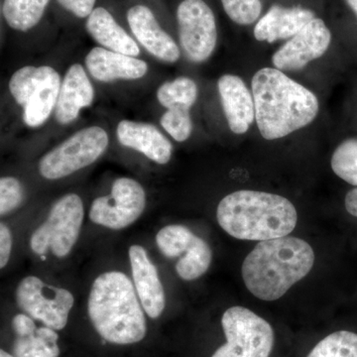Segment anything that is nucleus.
I'll use <instances>...</instances> for the list:
<instances>
[{
    "label": "nucleus",
    "mask_w": 357,
    "mask_h": 357,
    "mask_svg": "<svg viewBox=\"0 0 357 357\" xmlns=\"http://www.w3.org/2000/svg\"><path fill=\"white\" fill-rule=\"evenodd\" d=\"M255 121L266 140L279 139L309 126L319 112L312 91L276 68H263L252 79Z\"/></svg>",
    "instance_id": "nucleus-1"
},
{
    "label": "nucleus",
    "mask_w": 357,
    "mask_h": 357,
    "mask_svg": "<svg viewBox=\"0 0 357 357\" xmlns=\"http://www.w3.org/2000/svg\"><path fill=\"white\" fill-rule=\"evenodd\" d=\"M89 321L96 332L112 344H137L146 337L144 309L133 282L121 271L98 275L88 300Z\"/></svg>",
    "instance_id": "nucleus-2"
},
{
    "label": "nucleus",
    "mask_w": 357,
    "mask_h": 357,
    "mask_svg": "<svg viewBox=\"0 0 357 357\" xmlns=\"http://www.w3.org/2000/svg\"><path fill=\"white\" fill-rule=\"evenodd\" d=\"M314 263L312 246L298 237L260 241L244 259V284L256 298L271 302L305 278Z\"/></svg>",
    "instance_id": "nucleus-3"
},
{
    "label": "nucleus",
    "mask_w": 357,
    "mask_h": 357,
    "mask_svg": "<svg viewBox=\"0 0 357 357\" xmlns=\"http://www.w3.org/2000/svg\"><path fill=\"white\" fill-rule=\"evenodd\" d=\"M217 218L234 238L264 241L288 236L297 225L298 213L294 204L279 195L241 190L220 202Z\"/></svg>",
    "instance_id": "nucleus-4"
},
{
    "label": "nucleus",
    "mask_w": 357,
    "mask_h": 357,
    "mask_svg": "<svg viewBox=\"0 0 357 357\" xmlns=\"http://www.w3.org/2000/svg\"><path fill=\"white\" fill-rule=\"evenodd\" d=\"M62 79L50 66H26L16 70L9 79L8 89L23 110V121L28 128L43 126L55 112Z\"/></svg>",
    "instance_id": "nucleus-5"
},
{
    "label": "nucleus",
    "mask_w": 357,
    "mask_h": 357,
    "mask_svg": "<svg viewBox=\"0 0 357 357\" xmlns=\"http://www.w3.org/2000/svg\"><path fill=\"white\" fill-rule=\"evenodd\" d=\"M84 218V203L79 195L70 192L59 199L30 236L33 253L44 256L51 252L57 258L67 257L77 243Z\"/></svg>",
    "instance_id": "nucleus-6"
},
{
    "label": "nucleus",
    "mask_w": 357,
    "mask_h": 357,
    "mask_svg": "<svg viewBox=\"0 0 357 357\" xmlns=\"http://www.w3.org/2000/svg\"><path fill=\"white\" fill-rule=\"evenodd\" d=\"M109 144V134L100 126L81 129L42 156L40 175L50 181L69 177L98 161Z\"/></svg>",
    "instance_id": "nucleus-7"
},
{
    "label": "nucleus",
    "mask_w": 357,
    "mask_h": 357,
    "mask_svg": "<svg viewBox=\"0 0 357 357\" xmlns=\"http://www.w3.org/2000/svg\"><path fill=\"white\" fill-rule=\"evenodd\" d=\"M222 326L227 342L211 357H269L274 331L267 321L243 307L223 312Z\"/></svg>",
    "instance_id": "nucleus-8"
},
{
    "label": "nucleus",
    "mask_w": 357,
    "mask_h": 357,
    "mask_svg": "<svg viewBox=\"0 0 357 357\" xmlns=\"http://www.w3.org/2000/svg\"><path fill=\"white\" fill-rule=\"evenodd\" d=\"M15 298L23 312L55 331L67 326L75 304L69 290L50 285L37 276L24 277L16 288Z\"/></svg>",
    "instance_id": "nucleus-9"
},
{
    "label": "nucleus",
    "mask_w": 357,
    "mask_h": 357,
    "mask_svg": "<svg viewBox=\"0 0 357 357\" xmlns=\"http://www.w3.org/2000/svg\"><path fill=\"white\" fill-rule=\"evenodd\" d=\"M146 203V192L138 181L119 178L112 183L109 195L93 199L89 218L91 222L105 229H124L139 220Z\"/></svg>",
    "instance_id": "nucleus-10"
},
{
    "label": "nucleus",
    "mask_w": 357,
    "mask_h": 357,
    "mask_svg": "<svg viewBox=\"0 0 357 357\" xmlns=\"http://www.w3.org/2000/svg\"><path fill=\"white\" fill-rule=\"evenodd\" d=\"M162 255L178 259L176 272L185 281H194L203 276L211 264L213 251L206 241L182 225L162 227L155 237Z\"/></svg>",
    "instance_id": "nucleus-11"
},
{
    "label": "nucleus",
    "mask_w": 357,
    "mask_h": 357,
    "mask_svg": "<svg viewBox=\"0 0 357 357\" xmlns=\"http://www.w3.org/2000/svg\"><path fill=\"white\" fill-rule=\"evenodd\" d=\"M180 44L185 56L202 63L213 55L218 42L217 22L211 7L203 0H184L177 9Z\"/></svg>",
    "instance_id": "nucleus-12"
},
{
    "label": "nucleus",
    "mask_w": 357,
    "mask_h": 357,
    "mask_svg": "<svg viewBox=\"0 0 357 357\" xmlns=\"http://www.w3.org/2000/svg\"><path fill=\"white\" fill-rule=\"evenodd\" d=\"M332 42L326 23L314 18L298 34L275 52L272 63L280 70H298L324 56Z\"/></svg>",
    "instance_id": "nucleus-13"
},
{
    "label": "nucleus",
    "mask_w": 357,
    "mask_h": 357,
    "mask_svg": "<svg viewBox=\"0 0 357 357\" xmlns=\"http://www.w3.org/2000/svg\"><path fill=\"white\" fill-rule=\"evenodd\" d=\"M128 256L134 288L141 305L149 318L158 319L166 307L165 290L158 270L143 246L131 245Z\"/></svg>",
    "instance_id": "nucleus-14"
},
{
    "label": "nucleus",
    "mask_w": 357,
    "mask_h": 357,
    "mask_svg": "<svg viewBox=\"0 0 357 357\" xmlns=\"http://www.w3.org/2000/svg\"><path fill=\"white\" fill-rule=\"evenodd\" d=\"M128 21L134 37L153 57L165 63H175L180 59L177 43L162 29L149 7H131L128 13Z\"/></svg>",
    "instance_id": "nucleus-15"
},
{
    "label": "nucleus",
    "mask_w": 357,
    "mask_h": 357,
    "mask_svg": "<svg viewBox=\"0 0 357 357\" xmlns=\"http://www.w3.org/2000/svg\"><path fill=\"white\" fill-rule=\"evenodd\" d=\"M84 64L89 75L102 83L136 81L144 77L149 70L145 61L102 47L91 49L86 55Z\"/></svg>",
    "instance_id": "nucleus-16"
},
{
    "label": "nucleus",
    "mask_w": 357,
    "mask_h": 357,
    "mask_svg": "<svg viewBox=\"0 0 357 357\" xmlns=\"http://www.w3.org/2000/svg\"><path fill=\"white\" fill-rule=\"evenodd\" d=\"M116 136L122 146L140 152L159 165H165L172 158V143L153 124L121 121Z\"/></svg>",
    "instance_id": "nucleus-17"
},
{
    "label": "nucleus",
    "mask_w": 357,
    "mask_h": 357,
    "mask_svg": "<svg viewBox=\"0 0 357 357\" xmlns=\"http://www.w3.org/2000/svg\"><path fill=\"white\" fill-rule=\"evenodd\" d=\"M95 100V89L81 64L70 66L62 79L55 119L62 126L72 123L79 112L91 107Z\"/></svg>",
    "instance_id": "nucleus-18"
},
{
    "label": "nucleus",
    "mask_w": 357,
    "mask_h": 357,
    "mask_svg": "<svg viewBox=\"0 0 357 357\" xmlns=\"http://www.w3.org/2000/svg\"><path fill=\"white\" fill-rule=\"evenodd\" d=\"M218 89L230 130L248 132L255 121V98L248 86L241 77L227 74L218 79Z\"/></svg>",
    "instance_id": "nucleus-19"
},
{
    "label": "nucleus",
    "mask_w": 357,
    "mask_h": 357,
    "mask_svg": "<svg viewBox=\"0 0 357 357\" xmlns=\"http://www.w3.org/2000/svg\"><path fill=\"white\" fill-rule=\"evenodd\" d=\"M314 18V11L310 9L273 6L258 21L255 28V36L258 41L268 43L291 39Z\"/></svg>",
    "instance_id": "nucleus-20"
},
{
    "label": "nucleus",
    "mask_w": 357,
    "mask_h": 357,
    "mask_svg": "<svg viewBox=\"0 0 357 357\" xmlns=\"http://www.w3.org/2000/svg\"><path fill=\"white\" fill-rule=\"evenodd\" d=\"M86 31L102 48L137 57L140 48L135 40L121 27L103 7L96 8L86 23Z\"/></svg>",
    "instance_id": "nucleus-21"
},
{
    "label": "nucleus",
    "mask_w": 357,
    "mask_h": 357,
    "mask_svg": "<svg viewBox=\"0 0 357 357\" xmlns=\"http://www.w3.org/2000/svg\"><path fill=\"white\" fill-rule=\"evenodd\" d=\"M198 86L187 77L165 82L157 89V100L169 112H190L198 100Z\"/></svg>",
    "instance_id": "nucleus-22"
},
{
    "label": "nucleus",
    "mask_w": 357,
    "mask_h": 357,
    "mask_svg": "<svg viewBox=\"0 0 357 357\" xmlns=\"http://www.w3.org/2000/svg\"><path fill=\"white\" fill-rule=\"evenodd\" d=\"M59 335L53 328L40 326L24 337H16L13 344L15 357H59Z\"/></svg>",
    "instance_id": "nucleus-23"
},
{
    "label": "nucleus",
    "mask_w": 357,
    "mask_h": 357,
    "mask_svg": "<svg viewBox=\"0 0 357 357\" xmlns=\"http://www.w3.org/2000/svg\"><path fill=\"white\" fill-rule=\"evenodd\" d=\"M50 0H4L2 13L9 27L26 32L38 24Z\"/></svg>",
    "instance_id": "nucleus-24"
},
{
    "label": "nucleus",
    "mask_w": 357,
    "mask_h": 357,
    "mask_svg": "<svg viewBox=\"0 0 357 357\" xmlns=\"http://www.w3.org/2000/svg\"><path fill=\"white\" fill-rule=\"evenodd\" d=\"M307 357H357V333L347 331L331 333Z\"/></svg>",
    "instance_id": "nucleus-25"
},
{
    "label": "nucleus",
    "mask_w": 357,
    "mask_h": 357,
    "mask_svg": "<svg viewBox=\"0 0 357 357\" xmlns=\"http://www.w3.org/2000/svg\"><path fill=\"white\" fill-rule=\"evenodd\" d=\"M331 165L335 175L357 187V139L351 138L338 145Z\"/></svg>",
    "instance_id": "nucleus-26"
},
{
    "label": "nucleus",
    "mask_w": 357,
    "mask_h": 357,
    "mask_svg": "<svg viewBox=\"0 0 357 357\" xmlns=\"http://www.w3.org/2000/svg\"><path fill=\"white\" fill-rule=\"evenodd\" d=\"M227 16L239 25L252 24L262 10L260 0H222Z\"/></svg>",
    "instance_id": "nucleus-27"
},
{
    "label": "nucleus",
    "mask_w": 357,
    "mask_h": 357,
    "mask_svg": "<svg viewBox=\"0 0 357 357\" xmlns=\"http://www.w3.org/2000/svg\"><path fill=\"white\" fill-rule=\"evenodd\" d=\"M24 199V188L17 178L4 176L0 178V215L2 217L20 208Z\"/></svg>",
    "instance_id": "nucleus-28"
},
{
    "label": "nucleus",
    "mask_w": 357,
    "mask_h": 357,
    "mask_svg": "<svg viewBox=\"0 0 357 357\" xmlns=\"http://www.w3.org/2000/svg\"><path fill=\"white\" fill-rule=\"evenodd\" d=\"M162 128L174 140L184 142L189 139L192 131L190 112H174L166 110L160 119Z\"/></svg>",
    "instance_id": "nucleus-29"
},
{
    "label": "nucleus",
    "mask_w": 357,
    "mask_h": 357,
    "mask_svg": "<svg viewBox=\"0 0 357 357\" xmlns=\"http://www.w3.org/2000/svg\"><path fill=\"white\" fill-rule=\"evenodd\" d=\"M66 10L70 11L79 18H86L91 15L95 9L96 0H57Z\"/></svg>",
    "instance_id": "nucleus-30"
},
{
    "label": "nucleus",
    "mask_w": 357,
    "mask_h": 357,
    "mask_svg": "<svg viewBox=\"0 0 357 357\" xmlns=\"http://www.w3.org/2000/svg\"><path fill=\"white\" fill-rule=\"evenodd\" d=\"M13 234L6 223H0V268L3 269L8 264L13 251Z\"/></svg>",
    "instance_id": "nucleus-31"
},
{
    "label": "nucleus",
    "mask_w": 357,
    "mask_h": 357,
    "mask_svg": "<svg viewBox=\"0 0 357 357\" xmlns=\"http://www.w3.org/2000/svg\"><path fill=\"white\" fill-rule=\"evenodd\" d=\"M11 326H13V330L15 333L16 337H24V335H30L37 328L34 319L26 314L25 312L14 316Z\"/></svg>",
    "instance_id": "nucleus-32"
},
{
    "label": "nucleus",
    "mask_w": 357,
    "mask_h": 357,
    "mask_svg": "<svg viewBox=\"0 0 357 357\" xmlns=\"http://www.w3.org/2000/svg\"><path fill=\"white\" fill-rule=\"evenodd\" d=\"M345 208L351 215L357 218V188L347 192L345 197Z\"/></svg>",
    "instance_id": "nucleus-33"
},
{
    "label": "nucleus",
    "mask_w": 357,
    "mask_h": 357,
    "mask_svg": "<svg viewBox=\"0 0 357 357\" xmlns=\"http://www.w3.org/2000/svg\"><path fill=\"white\" fill-rule=\"evenodd\" d=\"M347 2L352 10H354V13H356L357 17V0H347Z\"/></svg>",
    "instance_id": "nucleus-34"
},
{
    "label": "nucleus",
    "mask_w": 357,
    "mask_h": 357,
    "mask_svg": "<svg viewBox=\"0 0 357 357\" xmlns=\"http://www.w3.org/2000/svg\"><path fill=\"white\" fill-rule=\"evenodd\" d=\"M0 357H15V356H13V354H8V352L3 351V349H1V351H0Z\"/></svg>",
    "instance_id": "nucleus-35"
}]
</instances>
